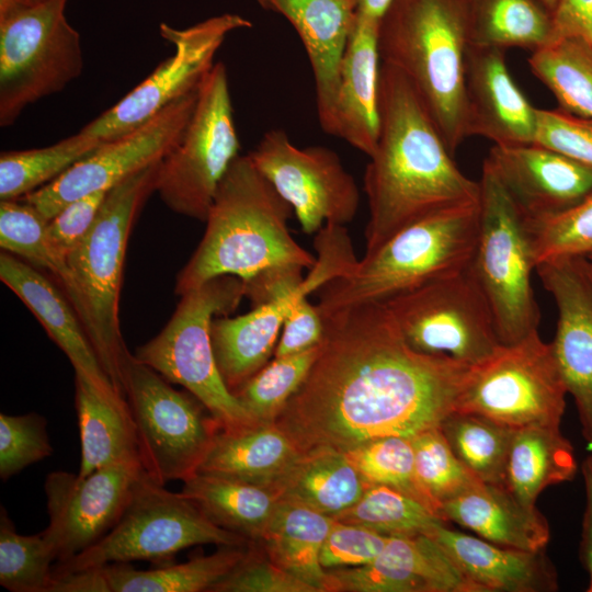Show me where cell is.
Wrapping results in <instances>:
<instances>
[{"mask_svg": "<svg viewBox=\"0 0 592 592\" xmlns=\"http://www.w3.org/2000/svg\"><path fill=\"white\" fill-rule=\"evenodd\" d=\"M392 0H354L356 15L379 22Z\"/></svg>", "mask_w": 592, "mask_h": 592, "instance_id": "cell-56", "label": "cell"}, {"mask_svg": "<svg viewBox=\"0 0 592 592\" xmlns=\"http://www.w3.org/2000/svg\"><path fill=\"white\" fill-rule=\"evenodd\" d=\"M0 247L25 262L49 271L64 292L71 284L66 255L53 243L47 220L22 200L0 202Z\"/></svg>", "mask_w": 592, "mask_h": 592, "instance_id": "cell-41", "label": "cell"}, {"mask_svg": "<svg viewBox=\"0 0 592 592\" xmlns=\"http://www.w3.org/2000/svg\"><path fill=\"white\" fill-rule=\"evenodd\" d=\"M320 344L300 353L274 357L235 394L255 422H274L307 377Z\"/></svg>", "mask_w": 592, "mask_h": 592, "instance_id": "cell-43", "label": "cell"}, {"mask_svg": "<svg viewBox=\"0 0 592 592\" xmlns=\"http://www.w3.org/2000/svg\"><path fill=\"white\" fill-rule=\"evenodd\" d=\"M250 544L244 546H219V549L212 555L149 570H137L127 566V563L105 565L104 569L110 591H209L239 565L246 557Z\"/></svg>", "mask_w": 592, "mask_h": 592, "instance_id": "cell-36", "label": "cell"}, {"mask_svg": "<svg viewBox=\"0 0 592 592\" xmlns=\"http://www.w3.org/2000/svg\"><path fill=\"white\" fill-rule=\"evenodd\" d=\"M198 89V88H197ZM197 99V90L174 101L138 127L102 144L50 183L22 201L47 221L69 203L107 192L136 172L159 162L181 140Z\"/></svg>", "mask_w": 592, "mask_h": 592, "instance_id": "cell-17", "label": "cell"}, {"mask_svg": "<svg viewBox=\"0 0 592 592\" xmlns=\"http://www.w3.org/2000/svg\"><path fill=\"white\" fill-rule=\"evenodd\" d=\"M577 460L560 426L514 429L505 465L504 486L522 503L536 506L547 487L572 480Z\"/></svg>", "mask_w": 592, "mask_h": 592, "instance_id": "cell-33", "label": "cell"}, {"mask_svg": "<svg viewBox=\"0 0 592 592\" xmlns=\"http://www.w3.org/2000/svg\"><path fill=\"white\" fill-rule=\"evenodd\" d=\"M551 13L555 10L558 0H538Z\"/></svg>", "mask_w": 592, "mask_h": 592, "instance_id": "cell-58", "label": "cell"}, {"mask_svg": "<svg viewBox=\"0 0 592 592\" xmlns=\"http://www.w3.org/2000/svg\"><path fill=\"white\" fill-rule=\"evenodd\" d=\"M209 591L319 592L271 560L259 542H252L239 565Z\"/></svg>", "mask_w": 592, "mask_h": 592, "instance_id": "cell-48", "label": "cell"}, {"mask_svg": "<svg viewBox=\"0 0 592 592\" xmlns=\"http://www.w3.org/2000/svg\"><path fill=\"white\" fill-rule=\"evenodd\" d=\"M322 317L319 354L274 420L300 453L413 437L453 411L471 367L413 350L384 303Z\"/></svg>", "mask_w": 592, "mask_h": 592, "instance_id": "cell-1", "label": "cell"}, {"mask_svg": "<svg viewBox=\"0 0 592 592\" xmlns=\"http://www.w3.org/2000/svg\"><path fill=\"white\" fill-rule=\"evenodd\" d=\"M68 0L0 10V126L15 123L31 104L61 92L83 70Z\"/></svg>", "mask_w": 592, "mask_h": 592, "instance_id": "cell-9", "label": "cell"}, {"mask_svg": "<svg viewBox=\"0 0 592 592\" xmlns=\"http://www.w3.org/2000/svg\"><path fill=\"white\" fill-rule=\"evenodd\" d=\"M534 143L592 167V119L562 109L536 110Z\"/></svg>", "mask_w": 592, "mask_h": 592, "instance_id": "cell-49", "label": "cell"}, {"mask_svg": "<svg viewBox=\"0 0 592 592\" xmlns=\"http://www.w3.org/2000/svg\"><path fill=\"white\" fill-rule=\"evenodd\" d=\"M485 161L527 220L560 214L592 192V167L535 143L493 145Z\"/></svg>", "mask_w": 592, "mask_h": 592, "instance_id": "cell-20", "label": "cell"}, {"mask_svg": "<svg viewBox=\"0 0 592 592\" xmlns=\"http://www.w3.org/2000/svg\"><path fill=\"white\" fill-rule=\"evenodd\" d=\"M479 185V228L469 270L489 303L501 344L508 345L537 331L536 262L525 218L486 161Z\"/></svg>", "mask_w": 592, "mask_h": 592, "instance_id": "cell-8", "label": "cell"}, {"mask_svg": "<svg viewBox=\"0 0 592 592\" xmlns=\"http://www.w3.org/2000/svg\"><path fill=\"white\" fill-rule=\"evenodd\" d=\"M439 428L454 454L477 479L504 485L514 429L477 413L456 410Z\"/></svg>", "mask_w": 592, "mask_h": 592, "instance_id": "cell-39", "label": "cell"}, {"mask_svg": "<svg viewBox=\"0 0 592 592\" xmlns=\"http://www.w3.org/2000/svg\"><path fill=\"white\" fill-rule=\"evenodd\" d=\"M0 280L33 312L67 355L75 372L83 374L100 390L121 395L105 373L75 308L46 276L34 265L2 251Z\"/></svg>", "mask_w": 592, "mask_h": 592, "instance_id": "cell-24", "label": "cell"}, {"mask_svg": "<svg viewBox=\"0 0 592 592\" xmlns=\"http://www.w3.org/2000/svg\"><path fill=\"white\" fill-rule=\"evenodd\" d=\"M75 406L81 444L80 475L140 459L136 425L125 396L104 392L75 372Z\"/></svg>", "mask_w": 592, "mask_h": 592, "instance_id": "cell-30", "label": "cell"}, {"mask_svg": "<svg viewBox=\"0 0 592 592\" xmlns=\"http://www.w3.org/2000/svg\"><path fill=\"white\" fill-rule=\"evenodd\" d=\"M535 272L556 303L557 328L550 343L592 452V260L554 258L538 263Z\"/></svg>", "mask_w": 592, "mask_h": 592, "instance_id": "cell-19", "label": "cell"}, {"mask_svg": "<svg viewBox=\"0 0 592 592\" xmlns=\"http://www.w3.org/2000/svg\"><path fill=\"white\" fill-rule=\"evenodd\" d=\"M378 25L355 16L344 49L334 106V137L341 138L367 157L379 135Z\"/></svg>", "mask_w": 592, "mask_h": 592, "instance_id": "cell-25", "label": "cell"}, {"mask_svg": "<svg viewBox=\"0 0 592 592\" xmlns=\"http://www.w3.org/2000/svg\"><path fill=\"white\" fill-rule=\"evenodd\" d=\"M551 21L550 43L580 37L592 45V0H558Z\"/></svg>", "mask_w": 592, "mask_h": 592, "instance_id": "cell-53", "label": "cell"}, {"mask_svg": "<svg viewBox=\"0 0 592 592\" xmlns=\"http://www.w3.org/2000/svg\"><path fill=\"white\" fill-rule=\"evenodd\" d=\"M244 297L243 281L234 275L214 277L183 295L166 327L134 356L171 384L183 386L218 422L234 430L255 422L226 387L218 371L210 322L234 312Z\"/></svg>", "mask_w": 592, "mask_h": 592, "instance_id": "cell-7", "label": "cell"}, {"mask_svg": "<svg viewBox=\"0 0 592 592\" xmlns=\"http://www.w3.org/2000/svg\"><path fill=\"white\" fill-rule=\"evenodd\" d=\"M368 486L344 453L316 447L300 453L270 489L280 500L335 517L351 508Z\"/></svg>", "mask_w": 592, "mask_h": 592, "instance_id": "cell-31", "label": "cell"}, {"mask_svg": "<svg viewBox=\"0 0 592 592\" xmlns=\"http://www.w3.org/2000/svg\"><path fill=\"white\" fill-rule=\"evenodd\" d=\"M102 141L80 130L47 147L1 152L0 200H20L50 183Z\"/></svg>", "mask_w": 592, "mask_h": 592, "instance_id": "cell-38", "label": "cell"}, {"mask_svg": "<svg viewBox=\"0 0 592 592\" xmlns=\"http://www.w3.org/2000/svg\"><path fill=\"white\" fill-rule=\"evenodd\" d=\"M49 592H111L104 566L54 573Z\"/></svg>", "mask_w": 592, "mask_h": 592, "instance_id": "cell-54", "label": "cell"}, {"mask_svg": "<svg viewBox=\"0 0 592 592\" xmlns=\"http://www.w3.org/2000/svg\"><path fill=\"white\" fill-rule=\"evenodd\" d=\"M46 0H0V10L19 5H33Z\"/></svg>", "mask_w": 592, "mask_h": 592, "instance_id": "cell-57", "label": "cell"}, {"mask_svg": "<svg viewBox=\"0 0 592 592\" xmlns=\"http://www.w3.org/2000/svg\"><path fill=\"white\" fill-rule=\"evenodd\" d=\"M379 117L377 145L363 175L369 209L365 253L434 213L480 196L479 181L456 166L408 79L382 61Z\"/></svg>", "mask_w": 592, "mask_h": 592, "instance_id": "cell-2", "label": "cell"}, {"mask_svg": "<svg viewBox=\"0 0 592 592\" xmlns=\"http://www.w3.org/2000/svg\"><path fill=\"white\" fill-rule=\"evenodd\" d=\"M107 192H96L69 203L47 221L48 235L65 255L79 246L96 219Z\"/></svg>", "mask_w": 592, "mask_h": 592, "instance_id": "cell-51", "label": "cell"}, {"mask_svg": "<svg viewBox=\"0 0 592 592\" xmlns=\"http://www.w3.org/2000/svg\"><path fill=\"white\" fill-rule=\"evenodd\" d=\"M411 441L418 486L437 514L445 501L480 481L457 458L439 426L414 435Z\"/></svg>", "mask_w": 592, "mask_h": 592, "instance_id": "cell-44", "label": "cell"}, {"mask_svg": "<svg viewBox=\"0 0 592 592\" xmlns=\"http://www.w3.org/2000/svg\"><path fill=\"white\" fill-rule=\"evenodd\" d=\"M309 294L296 292L282 299L254 306L241 316H223L210 322V341L220 376L235 395L267 363L277 344L284 320Z\"/></svg>", "mask_w": 592, "mask_h": 592, "instance_id": "cell-28", "label": "cell"}, {"mask_svg": "<svg viewBox=\"0 0 592 592\" xmlns=\"http://www.w3.org/2000/svg\"><path fill=\"white\" fill-rule=\"evenodd\" d=\"M328 571L334 592H477L426 534L389 536L374 561Z\"/></svg>", "mask_w": 592, "mask_h": 592, "instance_id": "cell-21", "label": "cell"}, {"mask_svg": "<svg viewBox=\"0 0 592 592\" xmlns=\"http://www.w3.org/2000/svg\"><path fill=\"white\" fill-rule=\"evenodd\" d=\"M249 157L292 206L306 235L327 223L345 225L360 207V190L340 156L326 146L299 148L283 129H270Z\"/></svg>", "mask_w": 592, "mask_h": 592, "instance_id": "cell-16", "label": "cell"}, {"mask_svg": "<svg viewBox=\"0 0 592 592\" xmlns=\"http://www.w3.org/2000/svg\"><path fill=\"white\" fill-rule=\"evenodd\" d=\"M533 75L555 95L559 107L592 119V45L566 37L533 52Z\"/></svg>", "mask_w": 592, "mask_h": 592, "instance_id": "cell-37", "label": "cell"}, {"mask_svg": "<svg viewBox=\"0 0 592 592\" xmlns=\"http://www.w3.org/2000/svg\"><path fill=\"white\" fill-rule=\"evenodd\" d=\"M181 492L216 525L260 542L278 498L266 487L196 474L183 481Z\"/></svg>", "mask_w": 592, "mask_h": 592, "instance_id": "cell-34", "label": "cell"}, {"mask_svg": "<svg viewBox=\"0 0 592 592\" xmlns=\"http://www.w3.org/2000/svg\"><path fill=\"white\" fill-rule=\"evenodd\" d=\"M333 523V517L308 506L278 500L259 543L271 560L293 576L319 592H333L330 574L320 562Z\"/></svg>", "mask_w": 592, "mask_h": 592, "instance_id": "cell-32", "label": "cell"}, {"mask_svg": "<svg viewBox=\"0 0 592 592\" xmlns=\"http://www.w3.org/2000/svg\"><path fill=\"white\" fill-rule=\"evenodd\" d=\"M333 519L386 536L429 534L437 524L446 523L421 501L384 485H369L351 508Z\"/></svg>", "mask_w": 592, "mask_h": 592, "instance_id": "cell-40", "label": "cell"}, {"mask_svg": "<svg viewBox=\"0 0 592 592\" xmlns=\"http://www.w3.org/2000/svg\"><path fill=\"white\" fill-rule=\"evenodd\" d=\"M123 387L144 470L162 485L196 475L221 430L206 407L191 392L174 389L133 353L124 366Z\"/></svg>", "mask_w": 592, "mask_h": 592, "instance_id": "cell-11", "label": "cell"}, {"mask_svg": "<svg viewBox=\"0 0 592 592\" xmlns=\"http://www.w3.org/2000/svg\"><path fill=\"white\" fill-rule=\"evenodd\" d=\"M297 32L311 67L319 124L333 135L340 65L356 16L354 0H255Z\"/></svg>", "mask_w": 592, "mask_h": 592, "instance_id": "cell-23", "label": "cell"}, {"mask_svg": "<svg viewBox=\"0 0 592 592\" xmlns=\"http://www.w3.org/2000/svg\"><path fill=\"white\" fill-rule=\"evenodd\" d=\"M479 228V201L442 209L389 238L357 260L351 272L318 291L322 316L386 303L467 269Z\"/></svg>", "mask_w": 592, "mask_h": 592, "instance_id": "cell-5", "label": "cell"}, {"mask_svg": "<svg viewBox=\"0 0 592 592\" xmlns=\"http://www.w3.org/2000/svg\"><path fill=\"white\" fill-rule=\"evenodd\" d=\"M525 221L536 265L554 258L592 253V192L560 214Z\"/></svg>", "mask_w": 592, "mask_h": 592, "instance_id": "cell-46", "label": "cell"}, {"mask_svg": "<svg viewBox=\"0 0 592 592\" xmlns=\"http://www.w3.org/2000/svg\"><path fill=\"white\" fill-rule=\"evenodd\" d=\"M585 509L582 523L580 557L589 577L588 592H592V452L582 463Z\"/></svg>", "mask_w": 592, "mask_h": 592, "instance_id": "cell-55", "label": "cell"}, {"mask_svg": "<svg viewBox=\"0 0 592 592\" xmlns=\"http://www.w3.org/2000/svg\"><path fill=\"white\" fill-rule=\"evenodd\" d=\"M457 563L477 592H551L557 573L543 550L500 546L437 524L429 534Z\"/></svg>", "mask_w": 592, "mask_h": 592, "instance_id": "cell-26", "label": "cell"}, {"mask_svg": "<svg viewBox=\"0 0 592 592\" xmlns=\"http://www.w3.org/2000/svg\"><path fill=\"white\" fill-rule=\"evenodd\" d=\"M467 0H392L378 25L380 61L413 87L454 156L467 138Z\"/></svg>", "mask_w": 592, "mask_h": 592, "instance_id": "cell-4", "label": "cell"}, {"mask_svg": "<svg viewBox=\"0 0 592 592\" xmlns=\"http://www.w3.org/2000/svg\"><path fill=\"white\" fill-rule=\"evenodd\" d=\"M465 91L467 136H481L494 145L534 143L536 107L513 81L505 50L469 45Z\"/></svg>", "mask_w": 592, "mask_h": 592, "instance_id": "cell-22", "label": "cell"}, {"mask_svg": "<svg viewBox=\"0 0 592 592\" xmlns=\"http://www.w3.org/2000/svg\"><path fill=\"white\" fill-rule=\"evenodd\" d=\"M250 543L216 525L181 491L166 489L144 470L115 526L93 546L59 562L53 572L136 560H164L196 545L244 546Z\"/></svg>", "mask_w": 592, "mask_h": 592, "instance_id": "cell-10", "label": "cell"}, {"mask_svg": "<svg viewBox=\"0 0 592 592\" xmlns=\"http://www.w3.org/2000/svg\"><path fill=\"white\" fill-rule=\"evenodd\" d=\"M300 455L275 422L219 430L196 474L271 488Z\"/></svg>", "mask_w": 592, "mask_h": 592, "instance_id": "cell-29", "label": "cell"}, {"mask_svg": "<svg viewBox=\"0 0 592 592\" xmlns=\"http://www.w3.org/2000/svg\"><path fill=\"white\" fill-rule=\"evenodd\" d=\"M439 515L488 542L515 549L543 550L550 537L549 525L536 506L522 503L504 485L477 481L445 501Z\"/></svg>", "mask_w": 592, "mask_h": 592, "instance_id": "cell-27", "label": "cell"}, {"mask_svg": "<svg viewBox=\"0 0 592 592\" xmlns=\"http://www.w3.org/2000/svg\"><path fill=\"white\" fill-rule=\"evenodd\" d=\"M57 560L52 544L43 532L22 535L0 511V584L11 592H49L53 561Z\"/></svg>", "mask_w": 592, "mask_h": 592, "instance_id": "cell-42", "label": "cell"}, {"mask_svg": "<svg viewBox=\"0 0 592 592\" xmlns=\"http://www.w3.org/2000/svg\"><path fill=\"white\" fill-rule=\"evenodd\" d=\"M53 453L47 420L35 412L0 414V477L3 481Z\"/></svg>", "mask_w": 592, "mask_h": 592, "instance_id": "cell-47", "label": "cell"}, {"mask_svg": "<svg viewBox=\"0 0 592 592\" xmlns=\"http://www.w3.org/2000/svg\"><path fill=\"white\" fill-rule=\"evenodd\" d=\"M251 25L249 20L235 13L212 16L180 30L161 23L160 35L173 45V54L80 130L107 140L146 123L174 101L197 90L215 65V55L226 37Z\"/></svg>", "mask_w": 592, "mask_h": 592, "instance_id": "cell-15", "label": "cell"}, {"mask_svg": "<svg viewBox=\"0 0 592 592\" xmlns=\"http://www.w3.org/2000/svg\"><path fill=\"white\" fill-rule=\"evenodd\" d=\"M587 257H589L592 260V253L588 254Z\"/></svg>", "mask_w": 592, "mask_h": 592, "instance_id": "cell-59", "label": "cell"}, {"mask_svg": "<svg viewBox=\"0 0 592 592\" xmlns=\"http://www.w3.org/2000/svg\"><path fill=\"white\" fill-rule=\"evenodd\" d=\"M415 351L474 367L502 345L469 266L384 303Z\"/></svg>", "mask_w": 592, "mask_h": 592, "instance_id": "cell-14", "label": "cell"}, {"mask_svg": "<svg viewBox=\"0 0 592 592\" xmlns=\"http://www.w3.org/2000/svg\"><path fill=\"white\" fill-rule=\"evenodd\" d=\"M325 335L323 317L307 297L300 299L284 320L274 357L304 352L321 343Z\"/></svg>", "mask_w": 592, "mask_h": 592, "instance_id": "cell-52", "label": "cell"}, {"mask_svg": "<svg viewBox=\"0 0 592 592\" xmlns=\"http://www.w3.org/2000/svg\"><path fill=\"white\" fill-rule=\"evenodd\" d=\"M143 471L140 459H128L87 475L64 470L47 475L49 522L43 534L58 562L93 546L115 526Z\"/></svg>", "mask_w": 592, "mask_h": 592, "instance_id": "cell-18", "label": "cell"}, {"mask_svg": "<svg viewBox=\"0 0 592 592\" xmlns=\"http://www.w3.org/2000/svg\"><path fill=\"white\" fill-rule=\"evenodd\" d=\"M239 148L227 69L215 62L181 140L159 162L155 192L172 212L205 221Z\"/></svg>", "mask_w": 592, "mask_h": 592, "instance_id": "cell-12", "label": "cell"}, {"mask_svg": "<svg viewBox=\"0 0 592 592\" xmlns=\"http://www.w3.org/2000/svg\"><path fill=\"white\" fill-rule=\"evenodd\" d=\"M388 537L368 527L334 520L321 548V566L333 570L367 565L379 556Z\"/></svg>", "mask_w": 592, "mask_h": 592, "instance_id": "cell-50", "label": "cell"}, {"mask_svg": "<svg viewBox=\"0 0 592 592\" xmlns=\"http://www.w3.org/2000/svg\"><path fill=\"white\" fill-rule=\"evenodd\" d=\"M159 162L109 190L90 231L66 255L71 284L65 295L80 318L105 373L123 396L124 366L130 355L119 326L124 262L136 216L156 190Z\"/></svg>", "mask_w": 592, "mask_h": 592, "instance_id": "cell-6", "label": "cell"}, {"mask_svg": "<svg viewBox=\"0 0 592 592\" xmlns=\"http://www.w3.org/2000/svg\"><path fill=\"white\" fill-rule=\"evenodd\" d=\"M344 454L367 483L395 488L432 509L415 479L411 437L384 436L367 441Z\"/></svg>", "mask_w": 592, "mask_h": 592, "instance_id": "cell-45", "label": "cell"}, {"mask_svg": "<svg viewBox=\"0 0 592 592\" xmlns=\"http://www.w3.org/2000/svg\"><path fill=\"white\" fill-rule=\"evenodd\" d=\"M293 213L249 155H239L219 182L204 236L180 271L175 293L181 296L221 275L246 281L274 266L310 269L316 257L288 229Z\"/></svg>", "mask_w": 592, "mask_h": 592, "instance_id": "cell-3", "label": "cell"}, {"mask_svg": "<svg viewBox=\"0 0 592 592\" xmlns=\"http://www.w3.org/2000/svg\"><path fill=\"white\" fill-rule=\"evenodd\" d=\"M568 394L551 343L538 331L501 345L469 368L456 398V411L473 412L512 429L560 426Z\"/></svg>", "mask_w": 592, "mask_h": 592, "instance_id": "cell-13", "label": "cell"}, {"mask_svg": "<svg viewBox=\"0 0 592 592\" xmlns=\"http://www.w3.org/2000/svg\"><path fill=\"white\" fill-rule=\"evenodd\" d=\"M469 45L536 52L551 41V12L538 0H467Z\"/></svg>", "mask_w": 592, "mask_h": 592, "instance_id": "cell-35", "label": "cell"}]
</instances>
